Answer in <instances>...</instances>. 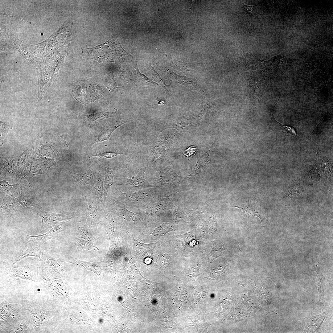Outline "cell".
Returning <instances> with one entry per match:
<instances>
[{"mask_svg": "<svg viewBox=\"0 0 333 333\" xmlns=\"http://www.w3.org/2000/svg\"><path fill=\"white\" fill-rule=\"evenodd\" d=\"M116 196L112 199L116 202L124 204L127 208L146 210L160 196L162 191L154 187L133 193H125L119 189Z\"/></svg>", "mask_w": 333, "mask_h": 333, "instance_id": "cell-1", "label": "cell"}, {"mask_svg": "<svg viewBox=\"0 0 333 333\" xmlns=\"http://www.w3.org/2000/svg\"><path fill=\"white\" fill-rule=\"evenodd\" d=\"M125 53L115 36L95 47L84 49L82 52L85 58L95 59L99 62L114 61L125 55Z\"/></svg>", "mask_w": 333, "mask_h": 333, "instance_id": "cell-2", "label": "cell"}, {"mask_svg": "<svg viewBox=\"0 0 333 333\" xmlns=\"http://www.w3.org/2000/svg\"><path fill=\"white\" fill-rule=\"evenodd\" d=\"M24 310L19 305L1 302V326L8 329V331L13 329L27 318L23 315Z\"/></svg>", "mask_w": 333, "mask_h": 333, "instance_id": "cell-3", "label": "cell"}, {"mask_svg": "<svg viewBox=\"0 0 333 333\" xmlns=\"http://www.w3.org/2000/svg\"><path fill=\"white\" fill-rule=\"evenodd\" d=\"M37 304L35 302H31L23 307V309L31 314L35 332H48L51 312Z\"/></svg>", "mask_w": 333, "mask_h": 333, "instance_id": "cell-4", "label": "cell"}, {"mask_svg": "<svg viewBox=\"0 0 333 333\" xmlns=\"http://www.w3.org/2000/svg\"><path fill=\"white\" fill-rule=\"evenodd\" d=\"M146 168V166L141 168L137 174L129 178H119L117 185L121 187L122 192L128 193L154 187L145 178Z\"/></svg>", "mask_w": 333, "mask_h": 333, "instance_id": "cell-5", "label": "cell"}, {"mask_svg": "<svg viewBox=\"0 0 333 333\" xmlns=\"http://www.w3.org/2000/svg\"><path fill=\"white\" fill-rule=\"evenodd\" d=\"M29 208L41 219L40 232L44 233L46 231L52 228L62 221L70 220L76 216L80 215L77 212H67L57 214L43 211L39 208Z\"/></svg>", "mask_w": 333, "mask_h": 333, "instance_id": "cell-6", "label": "cell"}, {"mask_svg": "<svg viewBox=\"0 0 333 333\" xmlns=\"http://www.w3.org/2000/svg\"><path fill=\"white\" fill-rule=\"evenodd\" d=\"M40 263L39 265L38 272L41 279H52L55 273H61L64 262L52 257L46 250L41 256Z\"/></svg>", "mask_w": 333, "mask_h": 333, "instance_id": "cell-7", "label": "cell"}, {"mask_svg": "<svg viewBox=\"0 0 333 333\" xmlns=\"http://www.w3.org/2000/svg\"><path fill=\"white\" fill-rule=\"evenodd\" d=\"M27 244V248L23 251L19 255L15 257L5 258L3 264L5 267L6 272L8 273L14 265L21 260L29 257L33 256L41 259V256L46 250V244L37 242H31Z\"/></svg>", "mask_w": 333, "mask_h": 333, "instance_id": "cell-8", "label": "cell"}, {"mask_svg": "<svg viewBox=\"0 0 333 333\" xmlns=\"http://www.w3.org/2000/svg\"><path fill=\"white\" fill-rule=\"evenodd\" d=\"M74 223L70 221L60 222L47 232L38 235L30 236L23 233V240L26 244L31 242L46 244L48 240L56 237L59 233L64 231Z\"/></svg>", "mask_w": 333, "mask_h": 333, "instance_id": "cell-9", "label": "cell"}, {"mask_svg": "<svg viewBox=\"0 0 333 333\" xmlns=\"http://www.w3.org/2000/svg\"><path fill=\"white\" fill-rule=\"evenodd\" d=\"M39 266L31 265H23L10 269L8 273L15 280L26 279L34 282L39 281L41 278L38 272Z\"/></svg>", "mask_w": 333, "mask_h": 333, "instance_id": "cell-10", "label": "cell"}, {"mask_svg": "<svg viewBox=\"0 0 333 333\" xmlns=\"http://www.w3.org/2000/svg\"><path fill=\"white\" fill-rule=\"evenodd\" d=\"M36 191L27 183L20 185L19 195L17 199L20 206L38 208L39 202Z\"/></svg>", "mask_w": 333, "mask_h": 333, "instance_id": "cell-11", "label": "cell"}, {"mask_svg": "<svg viewBox=\"0 0 333 333\" xmlns=\"http://www.w3.org/2000/svg\"><path fill=\"white\" fill-rule=\"evenodd\" d=\"M166 72V78L172 82L180 84L190 89L196 91L202 94H205V92L195 78L179 75L171 70L167 69Z\"/></svg>", "mask_w": 333, "mask_h": 333, "instance_id": "cell-12", "label": "cell"}, {"mask_svg": "<svg viewBox=\"0 0 333 333\" xmlns=\"http://www.w3.org/2000/svg\"><path fill=\"white\" fill-rule=\"evenodd\" d=\"M88 207L85 213L86 222L84 226L88 228L94 236L97 238V229L101 222V214L95 205L88 201Z\"/></svg>", "mask_w": 333, "mask_h": 333, "instance_id": "cell-13", "label": "cell"}, {"mask_svg": "<svg viewBox=\"0 0 333 333\" xmlns=\"http://www.w3.org/2000/svg\"><path fill=\"white\" fill-rule=\"evenodd\" d=\"M193 119L190 115L177 118L161 126L158 129L157 133L159 134L166 129L174 128L177 129L181 133L183 134L194 125L192 123Z\"/></svg>", "mask_w": 333, "mask_h": 333, "instance_id": "cell-14", "label": "cell"}, {"mask_svg": "<svg viewBox=\"0 0 333 333\" xmlns=\"http://www.w3.org/2000/svg\"><path fill=\"white\" fill-rule=\"evenodd\" d=\"M118 166L116 161L109 162L105 166L103 189V205L105 206L108 193L114 183V177L116 169Z\"/></svg>", "mask_w": 333, "mask_h": 333, "instance_id": "cell-15", "label": "cell"}, {"mask_svg": "<svg viewBox=\"0 0 333 333\" xmlns=\"http://www.w3.org/2000/svg\"><path fill=\"white\" fill-rule=\"evenodd\" d=\"M132 118L130 116L125 115L116 120L112 122L98 137L95 142L108 140L110 136L117 128L122 125L133 121Z\"/></svg>", "mask_w": 333, "mask_h": 333, "instance_id": "cell-16", "label": "cell"}, {"mask_svg": "<svg viewBox=\"0 0 333 333\" xmlns=\"http://www.w3.org/2000/svg\"><path fill=\"white\" fill-rule=\"evenodd\" d=\"M0 199L1 215H12L20 210L21 207L14 198L6 195H1Z\"/></svg>", "mask_w": 333, "mask_h": 333, "instance_id": "cell-17", "label": "cell"}, {"mask_svg": "<svg viewBox=\"0 0 333 333\" xmlns=\"http://www.w3.org/2000/svg\"><path fill=\"white\" fill-rule=\"evenodd\" d=\"M38 100L40 101L48 89L52 82L50 73L45 70H39L38 73Z\"/></svg>", "mask_w": 333, "mask_h": 333, "instance_id": "cell-18", "label": "cell"}, {"mask_svg": "<svg viewBox=\"0 0 333 333\" xmlns=\"http://www.w3.org/2000/svg\"><path fill=\"white\" fill-rule=\"evenodd\" d=\"M1 195H6L17 199L19 195L20 185L19 183L11 185L4 180L0 181Z\"/></svg>", "mask_w": 333, "mask_h": 333, "instance_id": "cell-19", "label": "cell"}, {"mask_svg": "<svg viewBox=\"0 0 333 333\" xmlns=\"http://www.w3.org/2000/svg\"><path fill=\"white\" fill-rule=\"evenodd\" d=\"M120 113L119 111L113 112H102L90 115L82 116L83 119L90 125L95 124L96 121H99L105 118L114 117L119 115Z\"/></svg>", "mask_w": 333, "mask_h": 333, "instance_id": "cell-20", "label": "cell"}, {"mask_svg": "<svg viewBox=\"0 0 333 333\" xmlns=\"http://www.w3.org/2000/svg\"><path fill=\"white\" fill-rule=\"evenodd\" d=\"M68 174L78 182L86 185H90L94 177L93 171L91 169L82 174H77L70 171H69Z\"/></svg>", "mask_w": 333, "mask_h": 333, "instance_id": "cell-21", "label": "cell"}, {"mask_svg": "<svg viewBox=\"0 0 333 333\" xmlns=\"http://www.w3.org/2000/svg\"><path fill=\"white\" fill-rule=\"evenodd\" d=\"M149 68L150 72L152 79L156 82L159 83L165 90L166 93V99L167 102L171 94V84L168 85L166 84L158 73L155 70L150 64Z\"/></svg>", "mask_w": 333, "mask_h": 333, "instance_id": "cell-22", "label": "cell"}, {"mask_svg": "<svg viewBox=\"0 0 333 333\" xmlns=\"http://www.w3.org/2000/svg\"><path fill=\"white\" fill-rule=\"evenodd\" d=\"M31 327H33L31 317H27L13 329L8 331V333H30Z\"/></svg>", "mask_w": 333, "mask_h": 333, "instance_id": "cell-23", "label": "cell"}, {"mask_svg": "<svg viewBox=\"0 0 333 333\" xmlns=\"http://www.w3.org/2000/svg\"><path fill=\"white\" fill-rule=\"evenodd\" d=\"M137 63V62L134 63L133 66L136 70L137 79L138 82L140 84V85L143 86H152L158 85L156 83L153 81L150 78L140 72L138 68Z\"/></svg>", "mask_w": 333, "mask_h": 333, "instance_id": "cell-24", "label": "cell"}, {"mask_svg": "<svg viewBox=\"0 0 333 333\" xmlns=\"http://www.w3.org/2000/svg\"><path fill=\"white\" fill-rule=\"evenodd\" d=\"M75 246L78 250H99V249L93 245L91 242L83 238H78L75 242Z\"/></svg>", "mask_w": 333, "mask_h": 333, "instance_id": "cell-25", "label": "cell"}, {"mask_svg": "<svg viewBox=\"0 0 333 333\" xmlns=\"http://www.w3.org/2000/svg\"><path fill=\"white\" fill-rule=\"evenodd\" d=\"M168 59L170 60L171 64L172 66L179 70L184 73L191 72L194 69L193 66L191 64L184 63L181 62L176 61L172 59L168 55H166Z\"/></svg>", "mask_w": 333, "mask_h": 333, "instance_id": "cell-26", "label": "cell"}, {"mask_svg": "<svg viewBox=\"0 0 333 333\" xmlns=\"http://www.w3.org/2000/svg\"><path fill=\"white\" fill-rule=\"evenodd\" d=\"M80 236L81 238L93 243L96 240L97 238L95 237L89 229L85 226L78 228Z\"/></svg>", "mask_w": 333, "mask_h": 333, "instance_id": "cell-27", "label": "cell"}, {"mask_svg": "<svg viewBox=\"0 0 333 333\" xmlns=\"http://www.w3.org/2000/svg\"><path fill=\"white\" fill-rule=\"evenodd\" d=\"M104 175H99L97 176V180L95 189L96 193L101 199H103V189L104 186Z\"/></svg>", "mask_w": 333, "mask_h": 333, "instance_id": "cell-28", "label": "cell"}, {"mask_svg": "<svg viewBox=\"0 0 333 333\" xmlns=\"http://www.w3.org/2000/svg\"><path fill=\"white\" fill-rule=\"evenodd\" d=\"M77 261L80 264H81L82 265H84L86 269H90V270H92V271L95 272V273H98L99 271V269L96 268H99V264L100 262L99 263H91L88 262H86L81 261L79 260H77Z\"/></svg>", "mask_w": 333, "mask_h": 333, "instance_id": "cell-29", "label": "cell"}, {"mask_svg": "<svg viewBox=\"0 0 333 333\" xmlns=\"http://www.w3.org/2000/svg\"><path fill=\"white\" fill-rule=\"evenodd\" d=\"M107 78V87L110 92H113L115 89L117 88V85L114 80L113 75H109Z\"/></svg>", "mask_w": 333, "mask_h": 333, "instance_id": "cell-30", "label": "cell"}, {"mask_svg": "<svg viewBox=\"0 0 333 333\" xmlns=\"http://www.w3.org/2000/svg\"><path fill=\"white\" fill-rule=\"evenodd\" d=\"M280 126L284 130L285 132H287V133H290V134L294 135L296 136L298 135L297 134L295 129L294 127L291 126L287 125H284L280 123Z\"/></svg>", "mask_w": 333, "mask_h": 333, "instance_id": "cell-31", "label": "cell"}, {"mask_svg": "<svg viewBox=\"0 0 333 333\" xmlns=\"http://www.w3.org/2000/svg\"><path fill=\"white\" fill-rule=\"evenodd\" d=\"M195 326L198 330H199V331L204 332L208 327V324L203 321H199L197 322Z\"/></svg>", "mask_w": 333, "mask_h": 333, "instance_id": "cell-32", "label": "cell"}, {"mask_svg": "<svg viewBox=\"0 0 333 333\" xmlns=\"http://www.w3.org/2000/svg\"><path fill=\"white\" fill-rule=\"evenodd\" d=\"M253 7V6L247 5L244 3L243 4V8L245 12L252 15L254 13Z\"/></svg>", "mask_w": 333, "mask_h": 333, "instance_id": "cell-33", "label": "cell"}, {"mask_svg": "<svg viewBox=\"0 0 333 333\" xmlns=\"http://www.w3.org/2000/svg\"><path fill=\"white\" fill-rule=\"evenodd\" d=\"M156 100L158 101V103H157L156 104H154V105H152V106H153L156 105H164V104H165L166 103V101L164 100H160L159 99V98H158V97H157L156 98Z\"/></svg>", "mask_w": 333, "mask_h": 333, "instance_id": "cell-34", "label": "cell"}, {"mask_svg": "<svg viewBox=\"0 0 333 333\" xmlns=\"http://www.w3.org/2000/svg\"><path fill=\"white\" fill-rule=\"evenodd\" d=\"M43 35V34H42V33L41 34V35Z\"/></svg>", "mask_w": 333, "mask_h": 333, "instance_id": "cell-35", "label": "cell"}]
</instances>
